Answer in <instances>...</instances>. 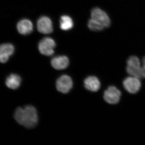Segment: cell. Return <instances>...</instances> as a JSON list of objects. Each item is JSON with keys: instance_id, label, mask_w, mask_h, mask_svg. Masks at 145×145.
Returning a JSON list of instances; mask_svg holds the SVG:
<instances>
[{"instance_id": "obj_1", "label": "cell", "mask_w": 145, "mask_h": 145, "mask_svg": "<svg viewBox=\"0 0 145 145\" xmlns=\"http://www.w3.org/2000/svg\"><path fill=\"white\" fill-rule=\"evenodd\" d=\"M14 117L18 123L27 128L34 127L38 123L37 110L32 106H27L24 108L18 107L15 112Z\"/></svg>"}, {"instance_id": "obj_2", "label": "cell", "mask_w": 145, "mask_h": 145, "mask_svg": "<svg viewBox=\"0 0 145 145\" xmlns=\"http://www.w3.org/2000/svg\"><path fill=\"white\" fill-rule=\"evenodd\" d=\"M127 64L126 70L130 76L136 77L140 80L144 79L141 62L138 57L134 55L130 56L127 60Z\"/></svg>"}, {"instance_id": "obj_3", "label": "cell", "mask_w": 145, "mask_h": 145, "mask_svg": "<svg viewBox=\"0 0 145 145\" xmlns=\"http://www.w3.org/2000/svg\"><path fill=\"white\" fill-rule=\"evenodd\" d=\"M121 94V91L116 87L110 86L104 91L103 99L110 105H116L120 101Z\"/></svg>"}, {"instance_id": "obj_4", "label": "cell", "mask_w": 145, "mask_h": 145, "mask_svg": "<svg viewBox=\"0 0 145 145\" xmlns=\"http://www.w3.org/2000/svg\"><path fill=\"white\" fill-rule=\"evenodd\" d=\"M56 46V42L53 39L50 37H46L39 43V51L43 55L52 56L54 54V48Z\"/></svg>"}, {"instance_id": "obj_5", "label": "cell", "mask_w": 145, "mask_h": 145, "mask_svg": "<svg viewBox=\"0 0 145 145\" xmlns=\"http://www.w3.org/2000/svg\"><path fill=\"white\" fill-rule=\"evenodd\" d=\"M123 85L128 92L131 94H135L141 89L142 83L139 78L130 76L123 80Z\"/></svg>"}, {"instance_id": "obj_6", "label": "cell", "mask_w": 145, "mask_h": 145, "mask_svg": "<svg viewBox=\"0 0 145 145\" xmlns=\"http://www.w3.org/2000/svg\"><path fill=\"white\" fill-rule=\"evenodd\" d=\"M91 18L102 24L105 28L110 26V18L106 12L101 8L96 7L92 9L91 12Z\"/></svg>"}, {"instance_id": "obj_7", "label": "cell", "mask_w": 145, "mask_h": 145, "mask_svg": "<svg viewBox=\"0 0 145 145\" xmlns=\"http://www.w3.org/2000/svg\"><path fill=\"white\" fill-rule=\"evenodd\" d=\"M72 79L67 75H62L56 82L57 90L63 93H68L72 88Z\"/></svg>"}, {"instance_id": "obj_8", "label": "cell", "mask_w": 145, "mask_h": 145, "mask_svg": "<svg viewBox=\"0 0 145 145\" xmlns=\"http://www.w3.org/2000/svg\"><path fill=\"white\" fill-rule=\"evenodd\" d=\"M37 28L38 31L42 34H50L53 30L52 21L47 16H42L37 21Z\"/></svg>"}, {"instance_id": "obj_9", "label": "cell", "mask_w": 145, "mask_h": 145, "mask_svg": "<svg viewBox=\"0 0 145 145\" xmlns=\"http://www.w3.org/2000/svg\"><path fill=\"white\" fill-rule=\"evenodd\" d=\"M17 29L20 34L23 35H28L33 30V25L31 21L28 19H23L18 22Z\"/></svg>"}, {"instance_id": "obj_10", "label": "cell", "mask_w": 145, "mask_h": 145, "mask_svg": "<svg viewBox=\"0 0 145 145\" xmlns=\"http://www.w3.org/2000/svg\"><path fill=\"white\" fill-rule=\"evenodd\" d=\"M84 84L85 88L92 92H96L101 88L100 81L96 76H90L87 77L84 81Z\"/></svg>"}, {"instance_id": "obj_11", "label": "cell", "mask_w": 145, "mask_h": 145, "mask_svg": "<svg viewBox=\"0 0 145 145\" xmlns=\"http://www.w3.org/2000/svg\"><path fill=\"white\" fill-rule=\"evenodd\" d=\"M52 67L57 70H63L69 65V60L65 56H60L54 57L51 61Z\"/></svg>"}, {"instance_id": "obj_12", "label": "cell", "mask_w": 145, "mask_h": 145, "mask_svg": "<svg viewBox=\"0 0 145 145\" xmlns=\"http://www.w3.org/2000/svg\"><path fill=\"white\" fill-rule=\"evenodd\" d=\"M21 77L16 74H10L6 78V85L8 88L11 89H16L19 88L21 84Z\"/></svg>"}, {"instance_id": "obj_13", "label": "cell", "mask_w": 145, "mask_h": 145, "mask_svg": "<svg viewBox=\"0 0 145 145\" xmlns=\"http://www.w3.org/2000/svg\"><path fill=\"white\" fill-rule=\"evenodd\" d=\"M74 24L72 18L70 16L64 15L60 18V27L62 30L67 31L71 29Z\"/></svg>"}, {"instance_id": "obj_14", "label": "cell", "mask_w": 145, "mask_h": 145, "mask_svg": "<svg viewBox=\"0 0 145 145\" xmlns=\"http://www.w3.org/2000/svg\"><path fill=\"white\" fill-rule=\"evenodd\" d=\"M15 51V48L13 44L10 43L0 44V54H5L11 56Z\"/></svg>"}, {"instance_id": "obj_15", "label": "cell", "mask_w": 145, "mask_h": 145, "mask_svg": "<svg viewBox=\"0 0 145 145\" xmlns=\"http://www.w3.org/2000/svg\"><path fill=\"white\" fill-rule=\"evenodd\" d=\"M88 26L90 30L95 31H102L105 28L102 24L91 18L89 20Z\"/></svg>"}, {"instance_id": "obj_16", "label": "cell", "mask_w": 145, "mask_h": 145, "mask_svg": "<svg viewBox=\"0 0 145 145\" xmlns=\"http://www.w3.org/2000/svg\"><path fill=\"white\" fill-rule=\"evenodd\" d=\"M9 56L5 54H0V62L1 63H6L9 59Z\"/></svg>"}, {"instance_id": "obj_17", "label": "cell", "mask_w": 145, "mask_h": 145, "mask_svg": "<svg viewBox=\"0 0 145 145\" xmlns=\"http://www.w3.org/2000/svg\"><path fill=\"white\" fill-rule=\"evenodd\" d=\"M142 67V69L143 78L145 79V57H143Z\"/></svg>"}]
</instances>
